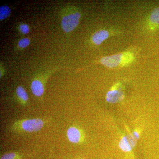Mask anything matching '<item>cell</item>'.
Returning a JSON list of instances; mask_svg holds the SVG:
<instances>
[{"instance_id":"6da1fadb","label":"cell","mask_w":159,"mask_h":159,"mask_svg":"<svg viewBox=\"0 0 159 159\" xmlns=\"http://www.w3.org/2000/svg\"><path fill=\"white\" fill-rule=\"evenodd\" d=\"M131 57L133 56L130 53H119L103 57L100 60V62L103 66L113 68L122 64L126 63V58Z\"/></svg>"},{"instance_id":"7a4b0ae2","label":"cell","mask_w":159,"mask_h":159,"mask_svg":"<svg viewBox=\"0 0 159 159\" xmlns=\"http://www.w3.org/2000/svg\"><path fill=\"white\" fill-rule=\"evenodd\" d=\"M81 14L78 12L66 16L63 18L61 26L64 31L69 32L74 30L79 23Z\"/></svg>"},{"instance_id":"3957f363","label":"cell","mask_w":159,"mask_h":159,"mask_svg":"<svg viewBox=\"0 0 159 159\" xmlns=\"http://www.w3.org/2000/svg\"><path fill=\"white\" fill-rule=\"evenodd\" d=\"M44 125L41 119H29L24 121L22 123L23 129L28 132H35L40 130Z\"/></svg>"},{"instance_id":"277c9868","label":"cell","mask_w":159,"mask_h":159,"mask_svg":"<svg viewBox=\"0 0 159 159\" xmlns=\"http://www.w3.org/2000/svg\"><path fill=\"white\" fill-rule=\"evenodd\" d=\"M135 145L134 138L129 135L123 137L119 143V147L123 151L125 152L131 151L135 146Z\"/></svg>"},{"instance_id":"5b68a950","label":"cell","mask_w":159,"mask_h":159,"mask_svg":"<svg viewBox=\"0 0 159 159\" xmlns=\"http://www.w3.org/2000/svg\"><path fill=\"white\" fill-rule=\"evenodd\" d=\"M124 97V93L122 91L117 89L111 90L107 94L106 100L111 103H116L122 100Z\"/></svg>"},{"instance_id":"8992f818","label":"cell","mask_w":159,"mask_h":159,"mask_svg":"<svg viewBox=\"0 0 159 159\" xmlns=\"http://www.w3.org/2000/svg\"><path fill=\"white\" fill-rule=\"evenodd\" d=\"M109 36V33L106 30H100L93 34L92 40L96 45H100Z\"/></svg>"},{"instance_id":"52a82bcc","label":"cell","mask_w":159,"mask_h":159,"mask_svg":"<svg viewBox=\"0 0 159 159\" xmlns=\"http://www.w3.org/2000/svg\"><path fill=\"white\" fill-rule=\"evenodd\" d=\"M67 134L69 141L72 143H78L80 141L81 134L79 129L76 127H70L67 131Z\"/></svg>"},{"instance_id":"ba28073f","label":"cell","mask_w":159,"mask_h":159,"mask_svg":"<svg viewBox=\"0 0 159 159\" xmlns=\"http://www.w3.org/2000/svg\"><path fill=\"white\" fill-rule=\"evenodd\" d=\"M31 89L33 94L37 97L42 96L44 91L43 84L39 80H34L32 82Z\"/></svg>"},{"instance_id":"9c48e42d","label":"cell","mask_w":159,"mask_h":159,"mask_svg":"<svg viewBox=\"0 0 159 159\" xmlns=\"http://www.w3.org/2000/svg\"><path fill=\"white\" fill-rule=\"evenodd\" d=\"M149 22L152 26H159V7L155 8L152 11L149 18Z\"/></svg>"},{"instance_id":"30bf717a","label":"cell","mask_w":159,"mask_h":159,"mask_svg":"<svg viewBox=\"0 0 159 159\" xmlns=\"http://www.w3.org/2000/svg\"><path fill=\"white\" fill-rule=\"evenodd\" d=\"M11 13V9L8 6H1L0 7V20L5 19L8 17Z\"/></svg>"},{"instance_id":"8fae6325","label":"cell","mask_w":159,"mask_h":159,"mask_svg":"<svg viewBox=\"0 0 159 159\" xmlns=\"http://www.w3.org/2000/svg\"><path fill=\"white\" fill-rule=\"evenodd\" d=\"M16 93H17V96L22 100L25 101L28 100L29 97H28V94L22 87L19 86L16 89Z\"/></svg>"},{"instance_id":"7c38bea8","label":"cell","mask_w":159,"mask_h":159,"mask_svg":"<svg viewBox=\"0 0 159 159\" xmlns=\"http://www.w3.org/2000/svg\"><path fill=\"white\" fill-rule=\"evenodd\" d=\"M30 43V39L27 38H25L20 40L18 43V45L20 48H25L29 45Z\"/></svg>"},{"instance_id":"4fadbf2b","label":"cell","mask_w":159,"mask_h":159,"mask_svg":"<svg viewBox=\"0 0 159 159\" xmlns=\"http://www.w3.org/2000/svg\"><path fill=\"white\" fill-rule=\"evenodd\" d=\"M20 30L24 34H28L29 32V28L26 24H22L19 27Z\"/></svg>"},{"instance_id":"5bb4252c","label":"cell","mask_w":159,"mask_h":159,"mask_svg":"<svg viewBox=\"0 0 159 159\" xmlns=\"http://www.w3.org/2000/svg\"><path fill=\"white\" fill-rule=\"evenodd\" d=\"M16 157V153L11 152L4 155L2 157L1 159H14Z\"/></svg>"},{"instance_id":"9a60e30c","label":"cell","mask_w":159,"mask_h":159,"mask_svg":"<svg viewBox=\"0 0 159 159\" xmlns=\"http://www.w3.org/2000/svg\"><path fill=\"white\" fill-rule=\"evenodd\" d=\"M134 136L137 139H139L140 138V134L137 131H135L134 132Z\"/></svg>"}]
</instances>
